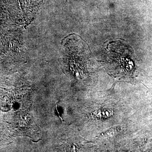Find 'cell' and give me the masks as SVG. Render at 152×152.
I'll list each match as a JSON object with an SVG mask.
<instances>
[{
	"mask_svg": "<svg viewBox=\"0 0 152 152\" xmlns=\"http://www.w3.org/2000/svg\"><path fill=\"white\" fill-rule=\"evenodd\" d=\"M94 115L98 118H107L113 116L114 114V112L113 110L110 109H102L96 111L94 113Z\"/></svg>",
	"mask_w": 152,
	"mask_h": 152,
	"instance_id": "6da1fadb",
	"label": "cell"
}]
</instances>
